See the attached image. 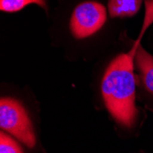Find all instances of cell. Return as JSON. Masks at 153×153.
<instances>
[{"label": "cell", "mask_w": 153, "mask_h": 153, "mask_svg": "<svg viewBox=\"0 0 153 153\" xmlns=\"http://www.w3.org/2000/svg\"><path fill=\"white\" fill-rule=\"evenodd\" d=\"M0 127L21 140L27 147L35 145L33 128L25 108L17 100L2 98L0 101Z\"/></svg>", "instance_id": "2"}, {"label": "cell", "mask_w": 153, "mask_h": 153, "mask_svg": "<svg viewBox=\"0 0 153 153\" xmlns=\"http://www.w3.org/2000/svg\"><path fill=\"white\" fill-rule=\"evenodd\" d=\"M0 153H23L21 147L9 136L0 134Z\"/></svg>", "instance_id": "7"}, {"label": "cell", "mask_w": 153, "mask_h": 153, "mask_svg": "<svg viewBox=\"0 0 153 153\" xmlns=\"http://www.w3.org/2000/svg\"><path fill=\"white\" fill-rule=\"evenodd\" d=\"M31 4L46 8L45 0H0V9L5 12H17Z\"/></svg>", "instance_id": "6"}, {"label": "cell", "mask_w": 153, "mask_h": 153, "mask_svg": "<svg viewBox=\"0 0 153 153\" xmlns=\"http://www.w3.org/2000/svg\"><path fill=\"white\" fill-rule=\"evenodd\" d=\"M106 20V11L103 5L94 1L78 5L71 17L70 27L74 37L85 39L98 31Z\"/></svg>", "instance_id": "3"}, {"label": "cell", "mask_w": 153, "mask_h": 153, "mask_svg": "<svg viewBox=\"0 0 153 153\" xmlns=\"http://www.w3.org/2000/svg\"><path fill=\"white\" fill-rule=\"evenodd\" d=\"M146 15L141 34L128 53H122L110 62L104 74L101 89L106 108L114 118L126 127H131L137 115L135 106L134 60L147 27L153 22V0H146Z\"/></svg>", "instance_id": "1"}, {"label": "cell", "mask_w": 153, "mask_h": 153, "mask_svg": "<svg viewBox=\"0 0 153 153\" xmlns=\"http://www.w3.org/2000/svg\"><path fill=\"white\" fill-rule=\"evenodd\" d=\"M136 65L140 72L145 88L153 94V56L140 44L135 54Z\"/></svg>", "instance_id": "4"}, {"label": "cell", "mask_w": 153, "mask_h": 153, "mask_svg": "<svg viewBox=\"0 0 153 153\" xmlns=\"http://www.w3.org/2000/svg\"><path fill=\"white\" fill-rule=\"evenodd\" d=\"M142 0H109L108 10L112 18L131 17L140 10Z\"/></svg>", "instance_id": "5"}]
</instances>
